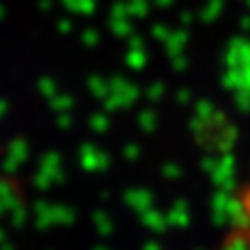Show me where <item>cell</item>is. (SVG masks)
Segmentation results:
<instances>
[{"instance_id": "6da1fadb", "label": "cell", "mask_w": 250, "mask_h": 250, "mask_svg": "<svg viewBox=\"0 0 250 250\" xmlns=\"http://www.w3.org/2000/svg\"><path fill=\"white\" fill-rule=\"evenodd\" d=\"M238 207H240V217H242V223H244L246 233H248V238H250V186H246V188H244V192L240 194Z\"/></svg>"}]
</instances>
